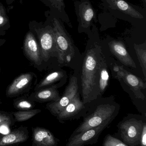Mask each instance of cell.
Segmentation results:
<instances>
[{"mask_svg":"<svg viewBox=\"0 0 146 146\" xmlns=\"http://www.w3.org/2000/svg\"><path fill=\"white\" fill-rule=\"evenodd\" d=\"M104 56L99 42L90 38L83 61L80 81L82 101L84 104L100 98L98 78L101 62Z\"/></svg>","mask_w":146,"mask_h":146,"instance_id":"obj_1","label":"cell"},{"mask_svg":"<svg viewBox=\"0 0 146 146\" xmlns=\"http://www.w3.org/2000/svg\"><path fill=\"white\" fill-rule=\"evenodd\" d=\"M87 110L83 120L72 134L103 125H109L119 112L120 106L113 96L101 97L86 104Z\"/></svg>","mask_w":146,"mask_h":146,"instance_id":"obj_2","label":"cell"},{"mask_svg":"<svg viewBox=\"0 0 146 146\" xmlns=\"http://www.w3.org/2000/svg\"><path fill=\"white\" fill-rule=\"evenodd\" d=\"M53 26L58 62L60 64L67 66L76 56V48L74 42L58 19L54 18Z\"/></svg>","mask_w":146,"mask_h":146,"instance_id":"obj_3","label":"cell"},{"mask_svg":"<svg viewBox=\"0 0 146 146\" xmlns=\"http://www.w3.org/2000/svg\"><path fill=\"white\" fill-rule=\"evenodd\" d=\"M144 123L138 115L129 114L118 124L117 126L120 137L127 146H135L140 144Z\"/></svg>","mask_w":146,"mask_h":146,"instance_id":"obj_4","label":"cell"},{"mask_svg":"<svg viewBox=\"0 0 146 146\" xmlns=\"http://www.w3.org/2000/svg\"><path fill=\"white\" fill-rule=\"evenodd\" d=\"M74 9L78 22V31L86 33L90 36L93 34L91 30L94 23L96 22V13L89 0H76Z\"/></svg>","mask_w":146,"mask_h":146,"instance_id":"obj_5","label":"cell"},{"mask_svg":"<svg viewBox=\"0 0 146 146\" xmlns=\"http://www.w3.org/2000/svg\"><path fill=\"white\" fill-rule=\"evenodd\" d=\"M79 92V86L78 78L74 75L71 76L68 85L62 96L58 100L48 102L46 108L54 116L56 117Z\"/></svg>","mask_w":146,"mask_h":146,"instance_id":"obj_6","label":"cell"},{"mask_svg":"<svg viewBox=\"0 0 146 146\" xmlns=\"http://www.w3.org/2000/svg\"><path fill=\"white\" fill-rule=\"evenodd\" d=\"M113 70L116 73L115 78L119 81L122 80L128 85L136 98L143 100H145V96L142 92V90L146 88V83L143 80L126 70L121 66L115 65Z\"/></svg>","mask_w":146,"mask_h":146,"instance_id":"obj_7","label":"cell"},{"mask_svg":"<svg viewBox=\"0 0 146 146\" xmlns=\"http://www.w3.org/2000/svg\"><path fill=\"white\" fill-rule=\"evenodd\" d=\"M40 42L42 60L47 62L52 57L57 56L53 28L50 25L36 30Z\"/></svg>","mask_w":146,"mask_h":146,"instance_id":"obj_8","label":"cell"},{"mask_svg":"<svg viewBox=\"0 0 146 146\" xmlns=\"http://www.w3.org/2000/svg\"><path fill=\"white\" fill-rule=\"evenodd\" d=\"M104 6L109 11H114L127 15L131 18L143 19L146 17L145 11L132 5L126 0H100Z\"/></svg>","mask_w":146,"mask_h":146,"instance_id":"obj_9","label":"cell"},{"mask_svg":"<svg viewBox=\"0 0 146 146\" xmlns=\"http://www.w3.org/2000/svg\"><path fill=\"white\" fill-rule=\"evenodd\" d=\"M86 110L87 105L80 99L79 92L56 117L60 123H63L66 121L78 119L83 117Z\"/></svg>","mask_w":146,"mask_h":146,"instance_id":"obj_10","label":"cell"},{"mask_svg":"<svg viewBox=\"0 0 146 146\" xmlns=\"http://www.w3.org/2000/svg\"><path fill=\"white\" fill-rule=\"evenodd\" d=\"M108 126V125H99L82 132L72 134L66 143V146H83L96 143L101 133Z\"/></svg>","mask_w":146,"mask_h":146,"instance_id":"obj_11","label":"cell"},{"mask_svg":"<svg viewBox=\"0 0 146 146\" xmlns=\"http://www.w3.org/2000/svg\"><path fill=\"white\" fill-rule=\"evenodd\" d=\"M36 77L35 74L32 72L20 74L8 86L6 95L9 98H13L29 92Z\"/></svg>","mask_w":146,"mask_h":146,"instance_id":"obj_12","label":"cell"},{"mask_svg":"<svg viewBox=\"0 0 146 146\" xmlns=\"http://www.w3.org/2000/svg\"><path fill=\"white\" fill-rule=\"evenodd\" d=\"M24 51L25 56L34 64L40 66L42 60L40 46L33 33L29 32L24 42Z\"/></svg>","mask_w":146,"mask_h":146,"instance_id":"obj_13","label":"cell"},{"mask_svg":"<svg viewBox=\"0 0 146 146\" xmlns=\"http://www.w3.org/2000/svg\"><path fill=\"white\" fill-rule=\"evenodd\" d=\"M108 46L111 53L122 64L132 68H136L135 63L127 51L123 41L113 40L108 43Z\"/></svg>","mask_w":146,"mask_h":146,"instance_id":"obj_14","label":"cell"},{"mask_svg":"<svg viewBox=\"0 0 146 146\" xmlns=\"http://www.w3.org/2000/svg\"><path fill=\"white\" fill-rule=\"evenodd\" d=\"M33 146H55L59 140L47 129L42 127L32 128Z\"/></svg>","mask_w":146,"mask_h":146,"instance_id":"obj_15","label":"cell"},{"mask_svg":"<svg viewBox=\"0 0 146 146\" xmlns=\"http://www.w3.org/2000/svg\"><path fill=\"white\" fill-rule=\"evenodd\" d=\"M67 78L66 72L63 70L52 72L46 75L36 86L35 91L50 86H55L60 88L66 82Z\"/></svg>","mask_w":146,"mask_h":146,"instance_id":"obj_16","label":"cell"},{"mask_svg":"<svg viewBox=\"0 0 146 146\" xmlns=\"http://www.w3.org/2000/svg\"><path fill=\"white\" fill-rule=\"evenodd\" d=\"M29 137L28 127L20 126L7 135H0V146L22 143L26 141Z\"/></svg>","mask_w":146,"mask_h":146,"instance_id":"obj_17","label":"cell"},{"mask_svg":"<svg viewBox=\"0 0 146 146\" xmlns=\"http://www.w3.org/2000/svg\"><path fill=\"white\" fill-rule=\"evenodd\" d=\"M58 88L55 86L43 88L35 91L29 98L35 102L40 103L55 101L58 100L60 97Z\"/></svg>","mask_w":146,"mask_h":146,"instance_id":"obj_18","label":"cell"},{"mask_svg":"<svg viewBox=\"0 0 146 146\" xmlns=\"http://www.w3.org/2000/svg\"><path fill=\"white\" fill-rule=\"evenodd\" d=\"M109 70L105 56L102 58L100 65V72L98 82V89L100 97L106 92L109 85Z\"/></svg>","mask_w":146,"mask_h":146,"instance_id":"obj_19","label":"cell"},{"mask_svg":"<svg viewBox=\"0 0 146 146\" xmlns=\"http://www.w3.org/2000/svg\"><path fill=\"white\" fill-rule=\"evenodd\" d=\"M65 0H48L49 5L59 15L61 21L65 23L70 28L72 27L69 17L65 11Z\"/></svg>","mask_w":146,"mask_h":146,"instance_id":"obj_20","label":"cell"},{"mask_svg":"<svg viewBox=\"0 0 146 146\" xmlns=\"http://www.w3.org/2000/svg\"><path fill=\"white\" fill-rule=\"evenodd\" d=\"M134 48L135 51L138 61L144 76L146 79V42L141 44H134Z\"/></svg>","mask_w":146,"mask_h":146,"instance_id":"obj_21","label":"cell"},{"mask_svg":"<svg viewBox=\"0 0 146 146\" xmlns=\"http://www.w3.org/2000/svg\"><path fill=\"white\" fill-rule=\"evenodd\" d=\"M41 112L40 109H31V110L19 111L12 113L14 117L15 122H22L29 119L38 113Z\"/></svg>","mask_w":146,"mask_h":146,"instance_id":"obj_22","label":"cell"},{"mask_svg":"<svg viewBox=\"0 0 146 146\" xmlns=\"http://www.w3.org/2000/svg\"><path fill=\"white\" fill-rule=\"evenodd\" d=\"M13 106L19 111H25L33 109L35 106V103L29 97L23 96L15 99L13 102Z\"/></svg>","mask_w":146,"mask_h":146,"instance_id":"obj_23","label":"cell"},{"mask_svg":"<svg viewBox=\"0 0 146 146\" xmlns=\"http://www.w3.org/2000/svg\"><path fill=\"white\" fill-rule=\"evenodd\" d=\"M15 122L12 114L7 112L0 111V127L2 126L11 127Z\"/></svg>","mask_w":146,"mask_h":146,"instance_id":"obj_24","label":"cell"},{"mask_svg":"<svg viewBox=\"0 0 146 146\" xmlns=\"http://www.w3.org/2000/svg\"><path fill=\"white\" fill-rule=\"evenodd\" d=\"M103 146H128L119 139L108 134L104 139Z\"/></svg>","mask_w":146,"mask_h":146,"instance_id":"obj_25","label":"cell"},{"mask_svg":"<svg viewBox=\"0 0 146 146\" xmlns=\"http://www.w3.org/2000/svg\"><path fill=\"white\" fill-rule=\"evenodd\" d=\"M7 25H9V18L5 7L2 3H0V29H4V27Z\"/></svg>","mask_w":146,"mask_h":146,"instance_id":"obj_26","label":"cell"},{"mask_svg":"<svg viewBox=\"0 0 146 146\" xmlns=\"http://www.w3.org/2000/svg\"><path fill=\"white\" fill-rule=\"evenodd\" d=\"M140 144L142 146H146V123H144L141 134Z\"/></svg>","mask_w":146,"mask_h":146,"instance_id":"obj_27","label":"cell"},{"mask_svg":"<svg viewBox=\"0 0 146 146\" xmlns=\"http://www.w3.org/2000/svg\"><path fill=\"white\" fill-rule=\"evenodd\" d=\"M3 31H3L1 29H1H0V35H1V33ZM5 42V40H4V39H0V46L3 45Z\"/></svg>","mask_w":146,"mask_h":146,"instance_id":"obj_28","label":"cell"},{"mask_svg":"<svg viewBox=\"0 0 146 146\" xmlns=\"http://www.w3.org/2000/svg\"><path fill=\"white\" fill-rule=\"evenodd\" d=\"M143 2V4H144V5L146 6V0H142Z\"/></svg>","mask_w":146,"mask_h":146,"instance_id":"obj_29","label":"cell"},{"mask_svg":"<svg viewBox=\"0 0 146 146\" xmlns=\"http://www.w3.org/2000/svg\"><path fill=\"white\" fill-rule=\"evenodd\" d=\"M1 71V68L0 67V72Z\"/></svg>","mask_w":146,"mask_h":146,"instance_id":"obj_30","label":"cell"}]
</instances>
